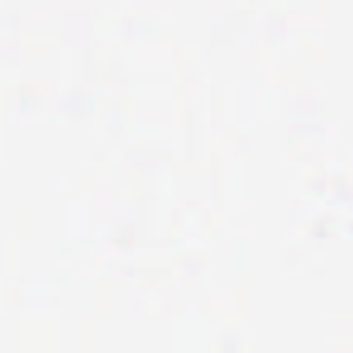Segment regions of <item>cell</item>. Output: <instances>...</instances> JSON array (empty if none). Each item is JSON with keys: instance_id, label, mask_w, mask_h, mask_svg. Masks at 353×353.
I'll return each mask as SVG.
<instances>
[]
</instances>
